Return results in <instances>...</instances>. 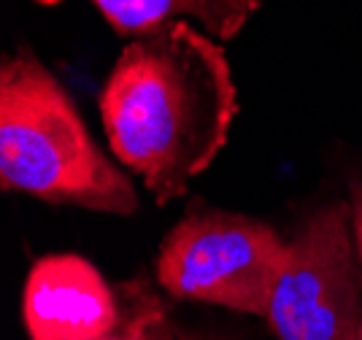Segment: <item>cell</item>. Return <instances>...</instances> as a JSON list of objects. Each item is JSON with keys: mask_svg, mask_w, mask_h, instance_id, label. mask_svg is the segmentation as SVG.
<instances>
[{"mask_svg": "<svg viewBox=\"0 0 362 340\" xmlns=\"http://www.w3.org/2000/svg\"><path fill=\"white\" fill-rule=\"evenodd\" d=\"M238 89L214 35L173 22L122 49L100 92L111 151L157 206L184 197L225 148Z\"/></svg>", "mask_w": 362, "mask_h": 340, "instance_id": "1", "label": "cell"}, {"mask_svg": "<svg viewBox=\"0 0 362 340\" xmlns=\"http://www.w3.org/2000/svg\"><path fill=\"white\" fill-rule=\"evenodd\" d=\"M0 187L114 216L138 208L130 178L98 148L68 92L28 46L0 65Z\"/></svg>", "mask_w": 362, "mask_h": 340, "instance_id": "2", "label": "cell"}, {"mask_svg": "<svg viewBox=\"0 0 362 340\" xmlns=\"http://www.w3.org/2000/svg\"><path fill=\"white\" fill-rule=\"evenodd\" d=\"M287 243L268 222L197 200L160 246L157 281L176 300L265 316Z\"/></svg>", "mask_w": 362, "mask_h": 340, "instance_id": "3", "label": "cell"}, {"mask_svg": "<svg viewBox=\"0 0 362 340\" xmlns=\"http://www.w3.org/2000/svg\"><path fill=\"white\" fill-rule=\"evenodd\" d=\"M265 319L279 340H360L362 262L349 200L322 206L289 238Z\"/></svg>", "mask_w": 362, "mask_h": 340, "instance_id": "4", "label": "cell"}, {"mask_svg": "<svg viewBox=\"0 0 362 340\" xmlns=\"http://www.w3.org/2000/svg\"><path fill=\"white\" fill-rule=\"evenodd\" d=\"M127 292L114 289L78 254L41 257L30 267L22 316L30 340H103L124 319Z\"/></svg>", "mask_w": 362, "mask_h": 340, "instance_id": "5", "label": "cell"}, {"mask_svg": "<svg viewBox=\"0 0 362 340\" xmlns=\"http://www.w3.org/2000/svg\"><path fill=\"white\" fill-rule=\"evenodd\" d=\"M119 35L141 38L173 22H197L216 41L235 38L259 0H90Z\"/></svg>", "mask_w": 362, "mask_h": 340, "instance_id": "6", "label": "cell"}, {"mask_svg": "<svg viewBox=\"0 0 362 340\" xmlns=\"http://www.w3.org/2000/svg\"><path fill=\"white\" fill-rule=\"evenodd\" d=\"M124 292H127L124 319H122L119 327H117L111 335H106L103 340H160L163 338L165 316H163L160 300L151 295L146 286H141V283L124 286Z\"/></svg>", "mask_w": 362, "mask_h": 340, "instance_id": "7", "label": "cell"}, {"mask_svg": "<svg viewBox=\"0 0 362 340\" xmlns=\"http://www.w3.org/2000/svg\"><path fill=\"white\" fill-rule=\"evenodd\" d=\"M349 203H351V213H354V235H357V249H360L362 262V178H354L349 184ZM362 340V332H360Z\"/></svg>", "mask_w": 362, "mask_h": 340, "instance_id": "8", "label": "cell"}]
</instances>
